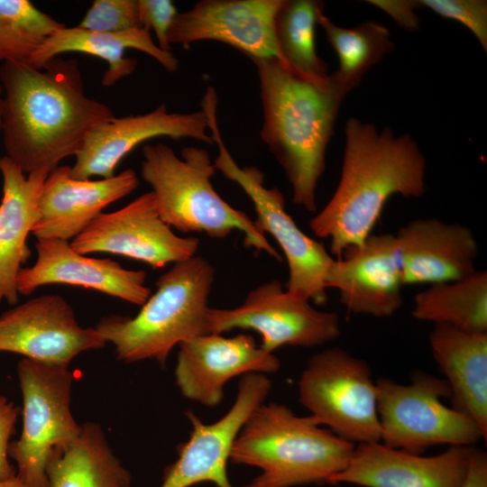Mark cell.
<instances>
[{
	"mask_svg": "<svg viewBox=\"0 0 487 487\" xmlns=\"http://www.w3.org/2000/svg\"><path fill=\"white\" fill-rule=\"evenodd\" d=\"M354 447L322 428L311 416H297L283 404L262 402L240 429L230 461L261 469L246 487L321 484L346 466Z\"/></svg>",
	"mask_w": 487,
	"mask_h": 487,
	"instance_id": "277c9868",
	"label": "cell"
},
{
	"mask_svg": "<svg viewBox=\"0 0 487 487\" xmlns=\"http://www.w3.org/2000/svg\"><path fill=\"white\" fill-rule=\"evenodd\" d=\"M45 473L47 487H130L132 481L95 423L81 426L78 438L51 457Z\"/></svg>",
	"mask_w": 487,
	"mask_h": 487,
	"instance_id": "484cf974",
	"label": "cell"
},
{
	"mask_svg": "<svg viewBox=\"0 0 487 487\" xmlns=\"http://www.w3.org/2000/svg\"><path fill=\"white\" fill-rule=\"evenodd\" d=\"M77 26L99 32L140 27L137 0H95Z\"/></svg>",
	"mask_w": 487,
	"mask_h": 487,
	"instance_id": "4dcf8cb0",
	"label": "cell"
},
{
	"mask_svg": "<svg viewBox=\"0 0 487 487\" xmlns=\"http://www.w3.org/2000/svg\"><path fill=\"white\" fill-rule=\"evenodd\" d=\"M217 98L207 96L201 101L213 143L218 154L213 162L229 180L236 183L253 204L256 228L270 234L287 260L289 280L286 290L317 305L326 302V278L335 259L319 242L304 234L285 210V200L277 188L264 186V175L256 167H240L226 148L217 123Z\"/></svg>",
	"mask_w": 487,
	"mask_h": 487,
	"instance_id": "52a82bcc",
	"label": "cell"
},
{
	"mask_svg": "<svg viewBox=\"0 0 487 487\" xmlns=\"http://www.w3.org/2000/svg\"><path fill=\"white\" fill-rule=\"evenodd\" d=\"M64 26L29 0H0V61L28 62Z\"/></svg>",
	"mask_w": 487,
	"mask_h": 487,
	"instance_id": "f546056e",
	"label": "cell"
},
{
	"mask_svg": "<svg viewBox=\"0 0 487 487\" xmlns=\"http://www.w3.org/2000/svg\"><path fill=\"white\" fill-rule=\"evenodd\" d=\"M166 136L174 141L191 138L214 144L205 112H169L165 104L138 115L115 117L96 125L87 135L70 167V175L78 179L94 176L114 177L121 161L139 144Z\"/></svg>",
	"mask_w": 487,
	"mask_h": 487,
	"instance_id": "2e32d148",
	"label": "cell"
},
{
	"mask_svg": "<svg viewBox=\"0 0 487 487\" xmlns=\"http://www.w3.org/2000/svg\"><path fill=\"white\" fill-rule=\"evenodd\" d=\"M473 446H450L423 456L385 446L358 444L346 464L328 483L363 487H463Z\"/></svg>",
	"mask_w": 487,
	"mask_h": 487,
	"instance_id": "ac0fdd59",
	"label": "cell"
},
{
	"mask_svg": "<svg viewBox=\"0 0 487 487\" xmlns=\"http://www.w3.org/2000/svg\"><path fill=\"white\" fill-rule=\"evenodd\" d=\"M433 356L445 375L452 408L469 416L487 438V333L435 325L429 335Z\"/></svg>",
	"mask_w": 487,
	"mask_h": 487,
	"instance_id": "cb8c5ba5",
	"label": "cell"
},
{
	"mask_svg": "<svg viewBox=\"0 0 487 487\" xmlns=\"http://www.w3.org/2000/svg\"><path fill=\"white\" fill-rule=\"evenodd\" d=\"M207 326L209 334L253 330L261 335L260 346L269 353L283 345H321L340 335L336 313L314 308L308 299L284 290L277 280L251 290L240 306L210 308Z\"/></svg>",
	"mask_w": 487,
	"mask_h": 487,
	"instance_id": "8fae6325",
	"label": "cell"
},
{
	"mask_svg": "<svg viewBox=\"0 0 487 487\" xmlns=\"http://www.w3.org/2000/svg\"><path fill=\"white\" fill-rule=\"evenodd\" d=\"M128 49L151 56L169 72L176 71L179 67V60L171 51L161 50L153 41L151 32L142 27L118 32H99L77 25H65L51 34L28 63L40 69L49 60L66 52L92 55L107 63L101 83L105 87H111L136 69L137 60L124 57Z\"/></svg>",
	"mask_w": 487,
	"mask_h": 487,
	"instance_id": "d4e9b609",
	"label": "cell"
},
{
	"mask_svg": "<svg viewBox=\"0 0 487 487\" xmlns=\"http://www.w3.org/2000/svg\"><path fill=\"white\" fill-rule=\"evenodd\" d=\"M395 237L403 285L450 282L476 271L478 245L463 225L417 219L401 227Z\"/></svg>",
	"mask_w": 487,
	"mask_h": 487,
	"instance_id": "7402d4cb",
	"label": "cell"
},
{
	"mask_svg": "<svg viewBox=\"0 0 487 487\" xmlns=\"http://www.w3.org/2000/svg\"><path fill=\"white\" fill-rule=\"evenodd\" d=\"M318 24L338 58V69L331 75L347 93L358 86L364 75L394 49L390 31L376 21L353 28L332 22L323 12Z\"/></svg>",
	"mask_w": 487,
	"mask_h": 487,
	"instance_id": "83f0119b",
	"label": "cell"
},
{
	"mask_svg": "<svg viewBox=\"0 0 487 487\" xmlns=\"http://www.w3.org/2000/svg\"><path fill=\"white\" fill-rule=\"evenodd\" d=\"M463 487H487V455L473 448Z\"/></svg>",
	"mask_w": 487,
	"mask_h": 487,
	"instance_id": "d590c367",
	"label": "cell"
},
{
	"mask_svg": "<svg viewBox=\"0 0 487 487\" xmlns=\"http://www.w3.org/2000/svg\"><path fill=\"white\" fill-rule=\"evenodd\" d=\"M0 487H37L23 482L16 474L7 480L0 481Z\"/></svg>",
	"mask_w": 487,
	"mask_h": 487,
	"instance_id": "8d00e7d4",
	"label": "cell"
},
{
	"mask_svg": "<svg viewBox=\"0 0 487 487\" xmlns=\"http://www.w3.org/2000/svg\"><path fill=\"white\" fill-rule=\"evenodd\" d=\"M281 4L282 0L199 1L177 14L168 34L169 44L188 48L197 41H216L249 59L274 57L283 61L274 30Z\"/></svg>",
	"mask_w": 487,
	"mask_h": 487,
	"instance_id": "9a60e30c",
	"label": "cell"
},
{
	"mask_svg": "<svg viewBox=\"0 0 487 487\" xmlns=\"http://www.w3.org/2000/svg\"><path fill=\"white\" fill-rule=\"evenodd\" d=\"M142 156L141 176L151 186L159 215L170 227L217 239L238 230L246 247L282 261L253 220L215 190L211 178L216 169L206 149L187 146L179 157L169 145L157 142L145 144Z\"/></svg>",
	"mask_w": 487,
	"mask_h": 487,
	"instance_id": "8992f818",
	"label": "cell"
},
{
	"mask_svg": "<svg viewBox=\"0 0 487 487\" xmlns=\"http://www.w3.org/2000/svg\"><path fill=\"white\" fill-rule=\"evenodd\" d=\"M271 387L265 374L247 373L240 379L234 404L216 422L206 424L187 411L192 427L189 438L178 447V458L166 467L160 487H191L202 482L236 487L226 473L233 444L252 411L264 402Z\"/></svg>",
	"mask_w": 487,
	"mask_h": 487,
	"instance_id": "4fadbf2b",
	"label": "cell"
},
{
	"mask_svg": "<svg viewBox=\"0 0 487 487\" xmlns=\"http://www.w3.org/2000/svg\"><path fill=\"white\" fill-rule=\"evenodd\" d=\"M179 346L176 384L185 398L207 407L220 404L231 379L252 372H276L280 366L273 353L244 333L232 337L206 334Z\"/></svg>",
	"mask_w": 487,
	"mask_h": 487,
	"instance_id": "e0dca14e",
	"label": "cell"
},
{
	"mask_svg": "<svg viewBox=\"0 0 487 487\" xmlns=\"http://www.w3.org/2000/svg\"><path fill=\"white\" fill-rule=\"evenodd\" d=\"M0 82L5 156L25 174L50 172L76 156L88 133L114 116L109 106L86 94L76 59L56 57L40 69L5 62Z\"/></svg>",
	"mask_w": 487,
	"mask_h": 487,
	"instance_id": "6da1fadb",
	"label": "cell"
},
{
	"mask_svg": "<svg viewBox=\"0 0 487 487\" xmlns=\"http://www.w3.org/2000/svg\"><path fill=\"white\" fill-rule=\"evenodd\" d=\"M69 244L81 254L113 253L159 269L194 256L199 241L177 235L161 218L149 191L116 211L101 213Z\"/></svg>",
	"mask_w": 487,
	"mask_h": 487,
	"instance_id": "7c38bea8",
	"label": "cell"
},
{
	"mask_svg": "<svg viewBox=\"0 0 487 487\" xmlns=\"http://www.w3.org/2000/svg\"><path fill=\"white\" fill-rule=\"evenodd\" d=\"M23 395V427L10 443L8 455L16 476L37 487H47L46 467L52 455L67 449L79 436L70 409L73 373L68 366L23 358L17 364Z\"/></svg>",
	"mask_w": 487,
	"mask_h": 487,
	"instance_id": "9c48e42d",
	"label": "cell"
},
{
	"mask_svg": "<svg viewBox=\"0 0 487 487\" xmlns=\"http://www.w3.org/2000/svg\"><path fill=\"white\" fill-rule=\"evenodd\" d=\"M372 5L390 15L395 23L407 31H415L419 27V17L415 9L418 1L413 0H369Z\"/></svg>",
	"mask_w": 487,
	"mask_h": 487,
	"instance_id": "e575fe53",
	"label": "cell"
},
{
	"mask_svg": "<svg viewBox=\"0 0 487 487\" xmlns=\"http://www.w3.org/2000/svg\"><path fill=\"white\" fill-rule=\"evenodd\" d=\"M20 413L21 408L0 395V481L16 474V469L9 461L8 449Z\"/></svg>",
	"mask_w": 487,
	"mask_h": 487,
	"instance_id": "836d02e7",
	"label": "cell"
},
{
	"mask_svg": "<svg viewBox=\"0 0 487 487\" xmlns=\"http://www.w3.org/2000/svg\"><path fill=\"white\" fill-rule=\"evenodd\" d=\"M412 316L435 325L472 333H487V272L450 282L432 284L414 299Z\"/></svg>",
	"mask_w": 487,
	"mask_h": 487,
	"instance_id": "4316f807",
	"label": "cell"
},
{
	"mask_svg": "<svg viewBox=\"0 0 487 487\" xmlns=\"http://www.w3.org/2000/svg\"><path fill=\"white\" fill-rule=\"evenodd\" d=\"M214 280V267L202 256L175 262L159 277L156 291L136 316H106L95 328L115 345L119 360L152 359L165 366L176 345L209 334L208 296Z\"/></svg>",
	"mask_w": 487,
	"mask_h": 487,
	"instance_id": "5b68a950",
	"label": "cell"
},
{
	"mask_svg": "<svg viewBox=\"0 0 487 487\" xmlns=\"http://www.w3.org/2000/svg\"><path fill=\"white\" fill-rule=\"evenodd\" d=\"M140 27L153 31L158 46L164 51H170L168 34L173 20L179 13L170 0H137Z\"/></svg>",
	"mask_w": 487,
	"mask_h": 487,
	"instance_id": "d6a6232c",
	"label": "cell"
},
{
	"mask_svg": "<svg viewBox=\"0 0 487 487\" xmlns=\"http://www.w3.org/2000/svg\"><path fill=\"white\" fill-rule=\"evenodd\" d=\"M324 3L317 0H282L274 22L277 45L283 61L315 78L328 77L327 65L316 50L315 30Z\"/></svg>",
	"mask_w": 487,
	"mask_h": 487,
	"instance_id": "f1b7e54d",
	"label": "cell"
},
{
	"mask_svg": "<svg viewBox=\"0 0 487 487\" xmlns=\"http://www.w3.org/2000/svg\"><path fill=\"white\" fill-rule=\"evenodd\" d=\"M299 398L317 424L340 437L381 442L376 383L365 361L341 348L314 354L300 375Z\"/></svg>",
	"mask_w": 487,
	"mask_h": 487,
	"instance_id": "30bf717a",
	"label": "cell"
},
{
	"mask_svg": "<svg viewBox=\"0 0 487 487\" xmlns=\"http://www.w3.org/2000/svg\"><path fill=\"white\" fill-rule=\"evenodd\" d=\"M37 259L17 276L19 295L29 296L47 284H68L97 290L142 306L152 294L144 271L124 269L109 258H93L76 252L69 241L37 239Z\"/></svg>",
	"mask_w": 487,
	"mask_h": 487,
	"instance_id": "d6986e66",
	"label": "cell"
},
{
	"mask_svg": "<svg viewBox=\"0 0 487 487\" xmlns=\"http://www.w3.org/2000/svg\"><path fill=\"white\" fill-rule=\"evenodd\" d=\"M419 6L464 25L487 51V2L485 0H418Z\"/></svg>",
	"mask_w": 487,
	"mask_h": 487,
	"instance_id": "1f68e13d",
	"label": "cell"
},
{
	"mask_svg": "<svg viewBox=\"0 0 487 487\" xmlns=\"http://www.w3.org/2000/svg\"><path fill=\"white\" fill-rule=\"evenodd\" d=\"M106 344L96 328L78 324L73 308L60 295H41L0 315V352L36 362L69 366L80 353Z\"/></svg>",
	"mask_w": 487,
	"mask_h": 487,
	"instance_id": "5bb4252c",
	"label": "cell"
},
{
	"mask_svg": "<svg viewBox=\"0 0 487 487\" xmlns=\"http://www.w3.org/2000/svg\"><path fill=\"white\" fill-rule=\"evenodd\" d=\"M3 87L0 82V137H1V130H2V114H3Z\"/></svg>",
	"mask_w": 487,
	"mask_h": 487,
	"instance_id": "74e56055",
	"label": "cell"
},
{
	"mask_svg": "<svg viewBox=\"0 0 487 487\" xmlns=\"http://www.w3.org/2000/svg\"><path fill=\"white\" fill-rule=\"evenodd\" d=\"M262 106L261 138L283 169L293 203L314 212L326 151L347 94L332 75L306 76L278 58H251Z\"/></svg>",
	"mask_w": 487,
	"mask_h": 487,
	"instance_id": "3957f363",
	"label": "cell"
},
{
	"mask_svg": "<svg viewBox=\"0 0 487 487\" xmlns=\"http://www.w3.org/2000/svg\"><path fill=\"white\" fill-rule=\"evenodd\" d=\"M375 383L381 442L385 446L421 455L439 444L473 446L484 439L473 419L443 403L451 396L445 379L419 372L410 384L388 378Z\"/></svg>",
	"mask_w": 487,
	"mask_h": 487,
	"instance_id": "ba28073f",
	"label": "cell"
},
{
	"mask_svg": "<svg viewBox=\"0 0 487 487\" xmlns=\"http://www.w3.org/2000/svg\"><path fill=\"white\" fill-rule=\"evenodd\" d=\"M426 160L408 133L351 117L345 127L339 183L330 200L309 221L314 234L330 239L338 259L372 234L393 195L418 198L426 192Z\"/></svg>",
	"mask_w": 487,
	"mask_h": 487,
	"instance_id": "7a4b0ae2",
	"label": "cell"
},
{
	"mask_svg": "<svg viewBox=\"0 0 487 487\" xmlns=\"http://www.w3.org/2000/svg\"><path fill=\"white\" fill-rule=\"evenodd\" d=\"M138 185L139 179L132 169L92 180L75 179L69 166L59 165L44 181L39 217L32 234L37 239L72 240L108 205L128 196Z\"/></svg>",
	"mask_w": 487,
	"mask_h": 487,
	"instance_id": "44dd1931",
	"label": "cell"
},
{
	"mask_svg": "<svg viewBox=\"0 0 487 487\" xmlns=\"http://www.w3.org/2000/svg\"><path fill=\"white\" fill-rule=\"evenodd\" d=\"M401 270L395 234H370L358 248L335 260L326 286L355 314L392 316L401 306Z\"/></svg>",
	"mask_w": 487,
	"mask_h": 487,
	"instance_id": "ffe728a7",
	"label": "cell"
},
{
	"mask_svg": "<svg viewBox=\"0 0 487 487\" xmlns=\"http://www.w3.org/2000/svg\"><path fill=\"white\" fill-rule=\"evenodd\" d=\"M0 303L16 305L17 276L31 256L27 238L39 217V203L48 170L27 175L7 156L0 158Z\"/></svg>",
	"mask_w": 487,
	"mask_h": 487,
	"instance_id": "603a6c76",
	"label": "cell"
}]
</instances>
